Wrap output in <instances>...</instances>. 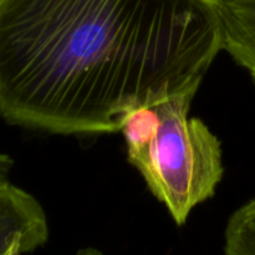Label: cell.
I'll use <instances>...</instances> for the list:
<instances>
[{
    "label": "cell",
    "mask_w": 255,
    "mask_h": 255,
    "mask_svg": "<svg viewBox=\"0 0 255 255\" xmlns=\"http://www.w3.org/2000/svg\"><path fill=\"white\" fill-rule=\"evenodd\" d=\"M49 239L41 204L10 182L0 184V255L32 253Z\"/></svg>",
    "instance_id": "cell-3"
},
{
    "label": "cell",
    "mask_w": 255,
    "mask_h": 255,
    "mask_svg": "<svg viewBox=\"0 0 255 255\" xmlns=\"http://www.w3.org/2000/svg\"><path fill=\"white\" fill-rule=\"evenodd\" d=\"M221 50L217 0H0V117L117 132L128 112L198 91Z\"/></svg>",
    "instance_id": "cell-1"
},
{
    "label": "cell",
    "mask_w": 255,
    "mask_h": 255,
    "mask_svg": "<svg viewBox=\"0 0 255 255\" xmlns=\"http://www.w3.org/2000/svg\"><path fill=\"white\" fill-rule=\"evenodd\" d=\"M194 95L133 110L120 127L128 162L179 227L214 196L223 177L221 141L202 120L189 117Z\"/></svg>",
    "instance_id": "cell-2"
},
{
    "label": "cell",
    "mask_w": 255,
    "mask_h": 255,
    "mask_svg": "<svg viewBox=\"0 0 255 255\" xmlns=\"http://www.w3.org/2000/svg\"><path fill=\"white\" fill-rule=\"evenodd\" d=\"M222 44L255 82V0H217Z\"/></svg>",
    "instance_id": "cell-4"
},
{
    "label": "cell",
    "mask_w": 255,
    "mask_h": 255,
    "mask_svg": "<svg viewBox=\"0 0 255 255\" xmlns=\"http://www.w3.org/2000/svg\"><path fill=\"white\" fill-rule=\"evenodd\" d=\"M14 162L7 154L0 152V184L9 182L10 172H11Z\"/></svg>",
    "instance_id": "cell-6"
},
{
    "label": "cell",
    "mask_w": 255,
    "mask_h": 255,
    "mask_svg": "<svg viewBox=\"0 0 255 255\" xmlns=\"http://www.w3.org/2000/svg\"><path fill=\"white\" fill-rule=\"evenodd\" d=\"M10 255H22V253H21V252H19V251H15V252H12V253Z\"/></svg>",
    "instance_id": "cell-8"
},
{
    "label": "cell",
    "mask_w": 255,
    "mask_h": 255,
    "mask_svg": "<svg viewBox=\"0 0 255 255\" xmlns=\"http://www.w3.org/2000/svg\"><path fill=\"white\" fill-rule=\"evenodd\" d=\"M75 255H105V254L102 253L101 251H99V249L91 248V247H89V248L80 249V251L77 252V253Z\"/></svg>",
    "instance_id": "cell-7"
},
{
    "label": "cell",
    "mask_w": 255,
    "mask_h": 255,
    "mask_svg": "<svg viewBox=\"0 0 255 255\" xmlns=\"http://www.w3.org/2000/svg\"><path fill=\"white\" fill-rule=\"evenodd\" d=\"M224 255H255V198L229 218L224 232Z\"/></svg>",
    "instance_id": "cell-5"
}]
</instances>
